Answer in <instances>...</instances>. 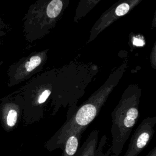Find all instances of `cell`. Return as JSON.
Returning <instances> with one entry per match:
<instances>
[{
    "mask_svg": "<svg viewBox=\"0 0 156 156\" xmlns=\"http://www.w3.org/2000/svg\"><path fill=\"white\" fill-rule=\"evenodd\" d=\"M98 139L99 131L96 129L93 130L74 156H94L99 141Z\"/></svg>",
    "mask_w": 156,
    "mask_h": 156,
    "instance_id": "8fae6325",
    "label": "cell"
},
{
    "mask_svg": "<svg viewBox=\"0 0 156 156\" xmlns=\"http://www.w3.org/2000/svg\"><path fill=\"white\" fill-rule=\"evenodd\" d=\"M110 156H114V155H110Z\"/></svg>",
    "mask_w": 156,
    "mask_h": 156,
    "instance_id": "e0dca14e",
    "label": "cell"
},
{
    "mask_svg": "<svg viewBox=\"0 0 156 156\" xmlns=\"http://www.w3.org/2000/svg\"><path fill=\"white\" fill-rule=\"evenodd\" d=\"M146 156H156V147H154Z\"/></svg>",
    "mask_w": 156,
    "mask_h": 156,
    "instance_id": "2e32d148",
    "label": "cell"
},
{
    "mask_svg": "<svg viewBox=\"0 0 156 156\" xmlns=\"http://www.w3.org/2000/svg\"><path fill=\"white\" fill-rule=\"evenodd\" d=\"M56 68L46 70L33 78L21 90L23 99V122L24 126L40 121L44 117L51 102Z\"/></svg>",
    "mask_w": 156,
    "mask_h": 156,
    "instance_id": "277c9868",
    "label": "cell"
},
{
    "mask_svg": "<svg viewBox=\"0 0 156 156\" xmlns=\"http://www.w3.org/2000/svg\"><path fill=\"white\" fill-rule=\"evenodd\" d=\"M141 88L138 84H130L112 112L111 152L119 156L139 118Z\"/></svg>",
    "mask_w": 156,
    "mask_h": 156,
    "instance_id": "3957f363",
    "label": "cell"
},
{
    "mask_svg": "<svg viewBox=\"0 0 156 156\" xmlns=\"http://www.w3.org/2000/svg\"><path fill=\"white\" fill-rule=\"evenodd\" d=\"M127 67V62L125 61L113 69L105 82L88 99L77 106L69 118L66 119L63 125L46 142L44 148L49 152L61 149L65 139L70 133L79 130H85L98 115L110 94L122 77Z\"/></svg>",
    "mask_w": 156,
    "mask_h": 156,
    "instance_id": "7a4b0ae2",
    "label": "cell"
},
{
    "mask_svg": "<svg viewBox=\"0 0 156 156\" xmlns=\"http://www.w3.org/2000/svg\"><path fill=\"white\" fill-rule=\"evenodd\" d=\"M83 130H79L70 133L65 139L61 149V156H74L80 147V142Z\"/></svg>",
    "mask_w": 156,
    "mask_h": 156,
    "instance_id": "30bf717a",
    "label": "cell"
},
{
    "mask_svg": "<svg viewBox=\"0 0 156 156\" xmlns=\"http://www.w3.org/2000/svg\"><path fill=\"white\" fill-rule=\"evenodd\" d=\"M101 0H80L77 4L74 17V22L78 23L84 18Z\"/></svg>",
    "mask_w": 156,
    "mask_h": 156,
    "instance_id": "7c38bea8",
    "label": "cell"
},
{
    "mask_svg": "<svg viewBox=\"0 0 156 156\" xmlns=\"http://www.w3.org/2000/svg\"><path fill=\"white\" fill-rule=\"evenodd\" d=\"M132 44L135 46H142L144 44V41L141 36H134L132 37Z\"/></svg>",
    "mask_w": 156,
    "mask_h": 156,
    "instance_id": "5bb4252c",
    "label": "cell"
},
{
    "mask_svg": "<svg viewBox=\"0 0 156 156\" xmlns=\"http://www.w3.org/2000/svg\"><path fill=\"white\" fill-rule=\"evenodd\" d=\"M155 124L156 116L144 118L132 135L124 156H138L151 141Z\"/></svg>",
    "mask_w": 156,
    "mask_h": 156,
    "instance_id": "9c48e42d",
    "label": "cell"
},
{
    "mask_svg": "<svg viewBox=\"0 0 156 156\" xmlns=\"http://www.w3.org/2000/svg\"><path fill=\"white\" fill-rule=\"evenodd\" d=\"M156 50H155V43L154 45V47L152 48V51H151V62L152 63V67L155 69V61H156V58H155V56H156V54H155Z\"/></svg>",
    "mask_w": 156,
    "mask_h": 156,
    "instance_id": "9a60e30c",
    "label": "cell"
},
{
    "mask_svg": "<svg viewBox=\"0 0 156 156\" xmlns=\"http://www.w3.org/2000/svg\"><path fill=\"white\" fill-rule=\"evenodd\" d=\"M98 71V66L93 63L76 60L56 68L53 92L49 106L50 116H54L61 108H68L66 118H69L76 110L78 101Z\"/></svg>",
    "mask_w": 156,
    "mask_h": 156,
    "instance_id": "6da1fadb",
    "label": "cell"
},
{
    "mask_svg": "<svg viewBox=\"0 0 156 156\" xmlns=\"http://www.w3.org/2000/svg\"><path fill=\"white\" fill-rule=\"evenodd\" d=\"M48 52L47 49L32 52L16 63L12 71L10 85H16L41 71L47 62Z\"/></svg>",
    "mask_w": 156,
    "mask_h": 156,
    "instance_id": "8992f818",
    "label": "cell"
},
{
    "mask_svg": "<svg viewBox=\"0 0 156 156\" xmlns=\"http://www.w3.org/2000/svg\"><path fill=\"white\" fill-rule=\"evenodd\" d=\"M69 0H37L25 16L24 32L30 42L45 37L62 18Z\"/></svg>",
    "mask_w": 156,
    "mask_h": 156,
    "instance_id": "5b68a950",
    "label": "cell"
},
{
    "mask_svg": "<svg viewBox=\"0 0 156 156\" xmlns=\"http://www.w3.org/2000/svg\"><path fill=\"white\" fill-rule=\"evenodd\" d=\"M107 144V136L105 135H104L100 141H98V147L95 152L94 156H110L111 149L110 147L108 148L107 150H105V146Z\"/></svg>",
    "mask_w": 156,
    "mask_h": 156,
    "instance_id": "4fadbf2b",
    "label": "cell"
},
{
    "mask_svg": "<svg viewBox=\"0 0 156 156\" xmlns=\"http://www.w3.org/2000/svg\"><path fill=\"white\" fill-rule=\"evenodd\" d=\"M143 0H119L107 10L102 13L98 20L93 25L90 31L88 43L93 41L102 32H103L110 25L115 22L119 18L122 17Z\"/></svg>",
    "mask_w": 156,
    "mask_h": 156,
    "instance_id": "52a82bcc",
    "label": "cell"
},
{
    "mask_svg": "<svg viewBox=\"0 0 156 156\" xmlns=\"http://www.w3.org/2000/svg\"><path fill=\"white\" fill-rule=\"evenodd\" d=\"M23 99L20 93L1 102L0 123L6 132L13 131L23 119Z\"/></svg>",
    "mask_w": 156,
    "mask_h": 156,
    "instance_id": "ba28073f",
    "label": "cell"
}]
</instances>
